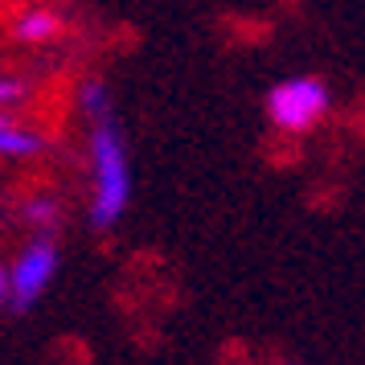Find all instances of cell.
Instances as JSON below:
<instances>
[{
	"mask_svg": "<svg viewBox=\"0 0 365 365\" xmlns=\"http://www.w3.org/2000/svg\"><path fill=\"white\" fill-rule=\"evenodd\" d=\"M58 29H62V21L53 17V13L34 9V13H25V17L13 25V37H17V41H25V46H37V41H50V37H58Z\"/></svg>",
	"mask_w": 365,
	"mask_h": 365,
	"instance_id": "obj_5",
	"label": "cell"
},
{
	"mask_svg": "<svg viewBox=\"0 0 365 365\" xmlns=\"http://www.w3.org/2000/svg\"><path fill=\"white\" fill-rule=\"evenodd\" d=\"M78 107H83L86 119L103 115V111H111V95H107V86L99 83V78H91V83L78 86Z\"/></svg>",
	"mask_w": 365,
	"mask_h": 365,
	"instance_id": "obj_6",
	"label": "cell"
},
{
	"mask_svg": "<svg viewBox=\"0 0 365 365\" xmlns=\"http://www.w3.org/2000/svg\"><path fill=\"white\" fill-rule=\"evenodd\" d=\"M283 365H299V361H283Z\"/></svg>",
	"mask_w": 365,
	"mask_h": 365,
	"instance_id": "obj_11",
	"label": "cell"
},
{
	"mask_svg": "<svg viewBox=\"0 0 365 365\" xmlns=\"http://www.w3.org/2000/svg\"><path fill=\"white\" fill-rule=\"evenodd\" d=\"M25 99H29V86L21 83V78H0V111L4 107H17Z\"/></svg>",
	"mask_w": 365,
	"mask_h": 365,
	"instance_id": "obj_8",
	"label": "cell"
},
{
	"mask_svg": "<svg viewBox=\"0 0 365 365\" xmlns=\"http://www.w3.org/2000/svg\"><path fill=\"white\" fill-rule=\"evenodd\" d=\"M4 304H13V271L0 263V308Z\"/></svg>",
	"mask_w": 365,
	"mask_h": 365,
	"instance_id": "obj_9",
	"label": "cell"
},
{
	"mask_svg": "<svg viewBox=\"0 0 365 365\" xmlns=\"http://www.w3.org/2000/svg\"><path fill=\"white\" fill-rule=\"evenodd\" d=\"M329 86L312 78V74H299V78H283L267 91V119L279 128V132H308L320 119L329 115Z\"/></svg>",
	"mask_w": 365,
	"mask_h": 365,
	"instance_id": "obj_2",
	"label": "cell"
},
{
	"mask_svg": "<svg viewBox=\"0 0 365 365\" xmlns=\"http://www.w3.org/2000/svg\"><path fill=\"white\" fill-rule=\"evenodd\" d=\"M25 217H29L34 226H53V222H58V201L53 197H29L25 201Z\"/></svg>",
	"mask_w": 365,
	"mask_h": 365,
	"instance_id": "obj_7",
	"label": "cell"
},
{
	"mask_svg": "<svg viewBox=\"0 0 365 365\" xmlns=\"http://www.w3.org/2000/svg\"><path fill=\"white\" fill-rule=\"evenodd\" d=\"M4 123H13V115H4V111H0V128H4Z\"/></svg>",
	"mask_w": 365,
	"mask_h": 365,
	"instance_id": "obj_10",
	"label": "cell"
},
{
	"mask_svg": "<svg viewBox=\"0 0 365 365\" xmlns=\"http://www.w3.org/2000/svg\"><path fill=\"white\" fill-rule=\"evenodd\" d=\"M9 271H13V312H29L37 299L46 296L53 275H58V247H53V238L41 234L37 242H29Z\"/></svg>",
	"mask_w": 365,
	"mask_h": 365,
	"instance_id": "obj_3",
	"label": "cell"
},
{
	"mask_svg": "<svg viewBox=\"0 0 365 365\" xmlns=\"http://www.w3.org/2000/svg\"><path fill=\"white\" fill-rule=\"evenodd\" d=\"M91 168H95L91 226L111 230L128 214V201H132V165H128V144L115 123V111H103L91 119Z\"/></svg>",
	"mask_w": 365,
	"mask_h": 365,
	"instance_id": "obj_1",
	"label": "cell"
},
{
	"mask_svg": "<svg viewBox=\"0 0 365 365\" xmlns=\"http://www.w3.org/2000/svg\"><path fill=\"white\" fill-rule=\"evenodd\" d=\"M46 148V140H41V132H34V128H25V123H4L0 128V156H13V160H25V156H37V152Z\"/></svg>",
	"mask_w": 365,
	"mask_h": 365,
	"instance_id": "obj_4",
	"label": "cell"
}]
</instances>
